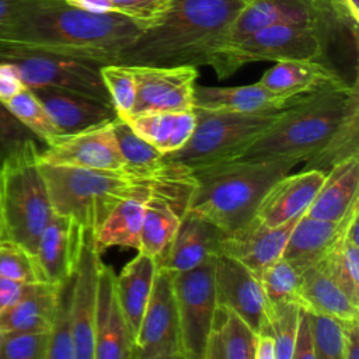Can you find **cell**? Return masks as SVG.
Masks as SVG:
<instances>
[{"instance_id": "27", "label": "cell", "mask_w": 359, "mask_h": 359, "mask_svg": "<svg viewBox=\"0 0 359 359\" xmlns=\"http://www.w3.org/2000/svg\"><path fill=\"white\" fill-rule=\"evenodd\" d=\"M151 185L153 182L139 187L123 199L97 229L94 240L100 251L109 247L139 250L144 208L151 192Z\"/></svg>"}, {"instance_id": "38", "label": "cell", "mask_w": 359, "mask_h": 359, "mask_svg": "<svg viewBox=\"0 0 359 359\" xmlns=\"http://www.w3.org/2000/svg\"><path fill=\"white\" fill-rule=\"evenodd\" d=\"M100 73L119 118H130L136 102V79L129 65L107 63Z\"/></svg>"}, {"instance_id": "21", "label": "cell", "mask_w": 359, "mask_h": 359, "mask_svg": "<svg viewBox=\"0 0 359 359\" xmlns=\"http://www.w3.org/2000/svg\"><path fill=\"white\" fill-rule=\"evenodd\" d=\"M31 90L43 104L63 136L100 128L118 118L112 104L84 94L50 87Z\"/></svg>"}, {"instance_id": "2", "label": "cell", "mask_w": 359, "mask_h": 359, "mask_svg": "<svg viewBox=\"0 0 359 359\" xmlns=\"http://www.w3.org/2000/svg\"><path fill=\"white\" fill-rule=\"evenodd\" d=\"M247 1L171 0L163 15L128 43L115 63L201 66L217 50Z\"/></svg>"}, {"instance_id": "48", "label": "cell", "mask_w": 359, "mask_h": 359, "mask_svg": "<svg viewBox=\"0 0 359 359\" xmlns=\"http://www.w3.org/2000/svg\"><path fill=\"white\" fill-rule=\"evenodd\" d=\"M342 359H359V318L344 321Z\"/></svg>"}, {"instance_id": "53", "label": "cell", "mask_w": 359, "mask_h": 359, "mask_svg": "<svg viewBox=\"0 0 359 359\" xmlns=\"http://www.w3.org/2000/svg\"><path fill=\"white\" fill-rule=\"evenodd\" d=\"M1 335H3V331H1V328H0V344H1Z\"/></svg>"}, {"instance_id": "12", "label": "cell", "mask_w": 359, "mask_h": 359, "mask_svg": "<svg viewBox=\"0 0 359 359\" xmlns=\"http://www.w3.org/2000/svg\"><path fill=\"white\" fill-rule=\"evenodd\" d=\"M130 67L136 79V102L130 118L153 112L194 109L198 67L189 65Z\"/></svg>"}, {"instance_id": "17", "label": "cell", "mask_w": 359, "mask_h": 359, "mask_svg": "<svg viewBox=\"0 0 359 359\" xmlns=\"http://www.w3.org/2000/svg\"><path fill=\"white\" fill-rule=\"evenodd\" d=\"M84 229L72 217L53 213L42 230L35 258L42 273V279L49 285H60L76 272Z\"/></svg>"}, {"instance_id": "39", "label": "cell", "mask_w": 359, "mask_h": 359, "mask_svg": "<svg viewBox=\"0 0 359 359\" xmlns=\"http://www.w3.org/2000/svg\"><path fill=\"white\" fill-rule=\"evenodd\" d=\"M300 307L297 302L268 303L266 325L275 339L276 359H292Z\"/></svg>"}, {"instance_id": "3", "label": "cell", "mask_w": 359, "mask_h": 359, "mask_svg": "<svg viewBox=\"0 0 359 359\" xmlns=\"http://www.w3.org/2000/svg\"><path fill=\"white\" fill-rule=\"evenodd\" d=\"M297 164L293 158H237L189 170L185 210L230 234L254 219L269 187Z\"/></svg>"}, {"instance_id": "22", "label": "cell", "mask_w": 359, "mask_h": 359, "mask_svg": "<svg viewBox=\"0 0 359 359\" xmlns=\"http://www.w3.org/2000/svg\"><path fill=\"white\" fill-rule=\"evenodd\" d=\"M304 97V95H303ZM302 97L289 98L275 94L258 81L234 87L196 86L194 88V109L231 114H262L276 112Z\"/></svg>"}, {"instance_id": "11", "label": "cell", "mask_w": 359, "mask_h": 359, "mask_svg": "<svg viewBox=\"0 0 359 359\" xmlns=\"http://www.w3.org/2000/svg\"><path fill=\"white\" fill-rule=\"evenodd\" d=\"M181 358L180 321L174 296L172 273L158 268L135 337L133 359H170Z\"/></svg>"}, {"instance_id": "37", "label": "cell", "mask_w": 359, "mask_h": 359, "mask_svg": "<svg viewBox=\"0 0 359 359\" xmlns=\"http://www.w3.org/2000/svg\"><path fill=\"white\" fill-rule=\"evenodd\" d=\"M300 271L285 258L269 264L259 275L268 303L297 302L300 289Z\"/></svg>"}, {"instance_id": "10", "label": "cell", "mask_w": 359, "mask_h": 359, "mask_svg": "<svg viewBox=\"0 0 359 359\" xmlns=\"http://www.w3.org/2000/svg\"><path fill=\"white\" fill-rule=\"evenodd\" d=\"M215 257L201 265L172 273L184 359H203L215 306Z\"/></svg>"}, {"instance_id": "45", "label": "cell", "mask_w": 359, "mask_h": 359, "mask_svg": "<svg viewBox=\"0 0 359 359\" xmlns=\"http://www.w3.org/2000/svg\"><path fill=\"white\" fill-rule=\"evenodd\" d=\"M292 359H316L313 331L310 325L309 313L304 307H300V313H299Z\"/></svg>"}, {"instance_id": "33", "label": "cell", "mask_w": 359, "mask_h": 359, "mask_svg": "<svg viewBox=\"0 0 359 359\" xmlns=\"http://www.w3.org/2000/svg\"><path fill=\"white\" fill-rule=\"evenodd\" d=\"M112 129L126 171L150 180H157L165 171V156L142 139L128 121L118 116L112 122Z\"/></svg>"}, {"instance_id": "32", "label": "cell", "mask_w": 359, "mask_h": 359, "mask_svg": "<svg viewBox=\"0 0 359 359\" xmlns=\"http://www.w3.org/2000/svg\"><path fill=\"white\" fill-rule=\"evenodd\" d=\"M57 286L32 283L8 309L0 313L1 331H49L55 314Z\"/></svg>"}, {"instance_id": "30", "label": "cell", "mask_w": 359, "mask_h": 359, "mask_svg": "<svg viewBox=\"0 0 359 359\" xmlns=\"http://www.w3.org/2000/svg\"><path fill=\"white\" fill-rule=\"evenodd\" d=\"M156 271V259L137 251V255L132 258L118 275H115L116 296L126 316L133 339L150 299Z\"/></svg>"}, {"instance_id": "6", "label": "cell", "mask_w": 359, "mask_h": 359, "mask_svg": "<svg viewBox=\"0 0 359 359\" xmlns=\"http://www.w3.org/2000/svg\"><path fill=\"white\" fill-rule=\"evenodd\" d=\"M42 149L27 150L0 168V210L4 238L35 255L39 236L53 215L38 157Z\"/></svg>"}, {"instance_id": "20", "label": "cell", "mask_w": 359, "mask_h": 359, "mask_svg": "<svg viewBox=\"0 0 359 359\" xmlns=\"http://www.w3.org/2000/svg\"><path fill=\"white\" fill-rule=\"evenodd\" d=\"M324 178L325 172L314 168H303L294 174L287 172L265 192L254 219L266 226H279L303 215Z\"/></svg>"}, {"instance_id": "43", "label": "cell", "mask_w": 359, "mask_h": 359, "mask_svg": "<svg viewBox=\"0 0 359 359\" xmlns=\"http://www.w3.org/2000/svg\"><path fill=\"white\" fill-rule=\"evenodd\" d=\"M49 331H4L0 359H46Z\"/></svg>"}, {"instance_id": "50", "label": "cell", "mask_w": 359, "mask_h": 359, "mask_svg": "<svg viewBox=\"0 0 359 359\" xmlns=\"http://www.w3.org/2000/svg\"><path fill=\"white\" fill-rule=\"evenodd\" d=\"M69 3L93 13H116L111 0H70Z\"/></svg>"}, {"instance_id": "5", "label": "cell", "mask_w": 359, "mask_h": 359, "mask_svg": "<svg viewBox=\"0 0 359 359\" xmlns=\"http://www.w3.org/2000/svg\"><path fill=\"white\" fill-rule=\"evenodd\" d=\"M38 164L53 213L72 217L94 233L123 199L139 187L156 181L126 170H90L39 160Z\"/></svg>"}, {"instance_id": "41", "label": "cell", "mask_w": 359, "mask_h": 359, "mask_svg": "<svg viewBox=\"0 0 359 359\" xmlns=\"http://www.w3.org/2000/svg\"><path fill=\"white\" fill-rule=\"evenodd\" d=\"M0 275L28 285L45 283L35 255L8 238H0Z\"/></svg>"}, {"instance_id": "24", "label": "cell", "mask_w": 359, "mask_h": 359, "mask_svg": "<svg viewBox=\"0 0 359 359\" xmlns=\"http://www.w3.org/2000/svg\"><path fill=\"white\" fill-rule=\"evenodd\" d=\"M359 201L345 219L344 227L317 265L324 269L341 289L359 304Z\"/></svg>"}, {"instance_id": "19", "label": "cell", "mask_w": 359, "mask_h": 359, "mask_svg": "<svg viewBox=\"0 0 359 359\" xmlns=\"http://www.w3.org/2000/svg\"><path fill=\"white\" fill-rule=\"evenodd\" d=\"M224 233L206 219L184 210L178 229L157 261V266L171 273L189 271L210 257L220 254Z\"/></svg>"}, {"instance_id": "54", "label": "cell", "mask_w": 359, "mask_h": 359, "mask_svg": "<svg viewBox=\"0 0 359 359\" xmlns=\"http://www.w3.org/2000/svg\"><path fill=\"white\" fill-rule=\"evenodd\" d=\"M243 1H250V0H243Z\"/></svg>"}, {"instance_id": "16", "label": "cell", "mask_w": 359, "mask_h": 359, "mask_svg": "<svg viewBox=\"0 0 359 359\" xmlns=\"http://www.w3.org/2000/svg\"><path fill=\"white\" fill-rule=\"evenodd\" d=\"M216 302L237 311L257 332L266 324L268 302L261 279L240 261L217 254L215 258Z\"/></svg>"}, {"instance_id": "31", "label": "cell", "mask_w": 359, "mask_h": 359, "mask_svg": "<svg viewBox=\"0 0 359 359\" xmlns=\"http://www.w3.org/2000/svg\"><path fill=\"white\" fill-rule=\"evenodd\" d=\"M132 129L163 154L180 150L192 136L196 126L194 109L175 112H153L129 119Z\"/></svg>"}, {"instance_id": "52", "label": "cell", "mask_w": 359, "mask_h": 359, "mask_svg": "<svg viewBox=\"0 0 359 359\" xmlns=\"http://www.w3.org/2000/svg\"><path fill=\"white\" fill-rule=\"evenodd\" d=\"M0 238H4V226H3V217H1V210H0Z\"/></svg>"}, {"instance_id": "9", "label": "cell", "mask_w": 359, "mask_h": 359, "mask_svg": "<svg viewBox=\"0 0 359 359\" xmlns=\"http://www.w3.org/2000/svg\"><path fill=\"white\" fill-rule=\"evenodd\" d=\"M0 60L11 62L28 88L50 87L111 102L102 81V65L73 56L32 50L0 42Z\"/></svg>"}, {"instance_id": "28", "label": "cell", "mask_w": 359, "mask_h": 359, "mask_svg": "<svg viewBox=\"0 0 359 359\" xmlns=\"http://www.w3.org/2000/svg\"><path fill=\"white\" fill-rule=\"evenodd\" d=\"M299 300L300 306L309 311L327 314L342 321L359 318V304L317 264L302 271Z\"/></svg>"}, {"instance_id": "42", "label": "cell", "mask_w": 359, "mask_h": 359, "mask_svg": "<svg viewBox=\"0 0 359 359\" xmlns=\"http://www.w3.org/2000/svg\"><path fill=\"white\" fill-rule=\"evenodd\" d=\"M316 359H342L344 321L335 317L309 311Z\"/></svg>"}, {"instance_id": "8", "label": "cell", "mask_w": 359, "mask_h": 359, "mask_svg": "<svg viewBox=\"0 0 359 359\" xmlns=\"http://www.w3.org/2000/svg\"><path fill=\"white\" fill-rule=\"evenodd\" d=\"M194 111L196 126L189 140L180 150L164 154L165 160L188 170L229 160L269 128L282 109L262 114Z\"/></svg>"}, {"instance_id": "23", "label": "cell", "mask_w": 359, "mask_h": 359, "mask_svg": "<svg viewBox=\"0 0 359 359\" xmlns=\"http://www.w3.org/2000/svg\"><path fill=\"white\" fill-rule=\"evenodd\" d=\"M341 81L346 80L330 65L306 59L279 60L258 80L266 90L289 98L303 97Z\"/></svg>"}, {"instance_id": "18", "label": "cell", "mask_w": 359, "mask_h": 359, "mask_svg": "<svg viewBox=\"0 0 359 359\" xmlns=\"http://www.w3.org/2000/svg\"><path fill=\"white\" fill-rule=\"evenodd\" d=\"M300 216L279 226H266L252 219L241 229L224 234L220 254L240 261L259 276L269 264L282 257L289 234Z\"/></svg>"}, {"instance_id": "29", "label": "cell", "mask_w": 359, "mask_h": 359, "mask_svg": "<svg viewBox=\"0 0 359 359\" xmlns=\"http://www.w3.org/2000/svg\"><path fill=\"white\" fill-rule=\"evenodd\" d=\"M346 215L339 222H331L303 213L289 234L282 258L293 264L300 272L317 264L342 230Z\"/></svg>"}, {"instance_id": "25", "label": "cell", "mask_w": 359, "mask_h": 359, "mask_svg": "<svg viewBox=\"0 0 359 359\" xmlns=\"http://www.w3.org/2000/svg\"><path fill=\"white\" fill-rule=\"evenodd\" d=\"M358 199L359 156L342 161L325 172L320 189L304 213L321 220L339 222Z\"/></svg>"}, {"instance_id": "1", "label": "cell", "mask_w": 359, "mask_h": 359, "mask_svg": "<svg viewBox=\"0 0 359 359\" xmlns=\"http://www.w3.org/2000/svg\"><path fill=\"white\" fill-rule=\"evenodd\" d=\"M142 29L119 13H93L65 0H21L0 29V42L107 65Z\"/></svg>"}, {"instance_id": "15", "label": "cell", "mask_w": 359, "mask_h": 359, "mask_svg": "<svg viewBox=\"0 0 359 359\" xmlns=\"http://www.w3.org/2000/svg\"><path fill=\"white\" fill-rule=\"evenodd\" d=\"M115 272L101 264L94 313V359H133L135 339L115 290Z\"/></svg>"}, {"instance_id": "4", "label": "cell", "mask_w": 359, "mask_h": 359, "mask_svg": "<svg viewBox=\"0 0 359 359\" xmlns=\"http://www.w3.org/2000/svg\"><path fill=\"white\" fill-rule=\"evenodd\" d=\"M358 108L356 81H341L317 90L283 108L269 128L229 160L293 158L297 163L306 161Z\"/></svg>"}, {"instance_id": "13", "label": "cell", "mask_w": 359, "mask_h": 359, "mask_svg": "<svg viewBox=\"0 0 359 359\" xmlns=\"http://www.w3.org/2000/svg\"><path fill=\"white\" fill-rule=\"evenodd\" d=\"M100 252L94 231L84 230L72 293L74 359H94V313L102 264Z\"/></svg>"}, {"instance_id": "47", "label": "cell", "mask_w": 359, "mask_h": 359, "mask_svg": "<svg viewBox=\"0 0 359 359\" xmlns=\"http://www.w3.org/2000/svg\"><path fill=\"white\" fill-rule=\"evenodd\" d=\"M29 285L0 275V313L13 306L27 292Z\"/></svg>"}, {"instance_id": "36", "label": "cell", "mask_w": 359, "mask_h": 359, "mask_svg": "<svg viewBox=\"0 0 359 359\" xmlns=\"http://www.w3.org/2000/svg\"><path fill=\"white\" fill-rule=\"evenodd\" d=\"M6 105L13 115L45 144V147L63 137L49 112L31 88L25 87L7 101Z\"/></svg>"}, {"instance_id": "46", "label": "cell", "mask_w": 359, "mask_h": 359, "mask_svg": "<svg viewBox=\"0 0 359 359\" xmlns=\"http://www.w3.org/2000/svg\"><path fill=\"white\" fill-rule=\"evenodd\" d=\"M24 88L25 84L15 65L0 60V101L6 104Z\"/></svg>"}, {"instance_id": "44", "label": "cell", "mask_w": 359, "mask_h": 359, "mask_svg": "<svg viewBox=\"0 0 359 359\" xmlns=\"http://www.w3.org/2000/svg\"><path fill=\"white\" fill-rule=\"evenodd\" d=\"M115 11L139 22L143 29L156 22L171 0H111Z\"/></svg>"}, {"instance_id": "7", "label": "cell", "mask_w": 359, "mask_h": 359, "mask_svg": "<svg viewBox=\"0 0 359 359\" xmlns=\"http://www.w3.org/2000/svg\"><path fill=\"white\" fill-rule=\"evenodd\" d=\"M332 32L311 24H278L262 28L245 39L223 45L208 60L219 79L231 76L244 65L290 59L320 60Z\"/></svg>"}, {"instance_id": "40", "label": "cell", "mask_w": 359, "mask_h": 359, "mask_svg": "<svg viewBox=\"0 0 359 359\" xmlns=\"http://www.w3.org/2000/svg\"><path fill=\"white\" fill-rule=\"evenodd\" d=\"M31 149H45V144L0 101V168L8 160Z\"/></svg>"}, {"instance_id": "49", "label": "cell", "mask_w": 359, "mask_h": 359, "mask_svg": "<svg viewBox=\"0 0 359 359\" xmlns=\"http://www.w3.org/2000/svg\"><path fill=\"white\" fill-rule=\"evenodd\" d=\"M254 359H276L275 339L269 332L266 324L255 332Z\"/></svg>"}, {"instance_id": "34", "label": "cell", "mask_w": 359, "mask_h": 359, "mask_svg": "<svg viewBox=\"0 0 359 359\" xmlns=\"http://www.w3.org/2000/svg\"><path fill=\"white\" fill-rule=\"evenodd\" d=\"M359 156V108L352 111L324 146L304 161L306 170L327 172L334 165Z\"/></svg>"}, {"instance_id": "26", "label": "cell", "mask_w": 359, "mask_h": 359, "mask_svg": "<svg viewBox=\"0 0 359 359\" xmlns=\"http://www.w3.org/2000/svg\"><path fill=\"white\" fill-rule=\"evenodd\" d=\"M255 331L233 309L216 302L203 359H254Z\"/></svg>"}, {"instance_id": "14", "label": "cell", "mask_w": 359, "mask_h": 359, "mask_svg": "<svg viewBox=\"0 0 359 359\" xmlns=\"http://www.w3.org/2000/svg\"><path fill=\"white\" fill-rule=\"evenodd\" d=\"M38 160L49 164L90 170H125V161L116 144L112 122L100 128L63 136L56 143L42 149Z\"/></svg>"}, {"instance_id": "35", "label": "cell", "mask_w": 359, "mask_h": 359, "mask_svg": "<svg viewBox=\"0 0 359 359\" xmlns=\"http://www.w3.org/2000/svg\"><path fill=\"white\" fill-rule=\"evenodd\" d=\"M74 273L63 280L60 285H57V299L52 325L49 330L46 359H74L72 318V293Z\"/></svg>"}, {"instance_id": "51", "label": "cell", "mask_w": 359, "mask_h": 359, "mask_svg": "<svg viewBox=\"0 0 359 359\" xmlns=\"http://www.w3.org/2000/svg\"><path fill=\"white\" fill-rule=\"evenodd\" d=\"M21 0H0V29L6 25Z\"/></svg>"}]
</instances>
